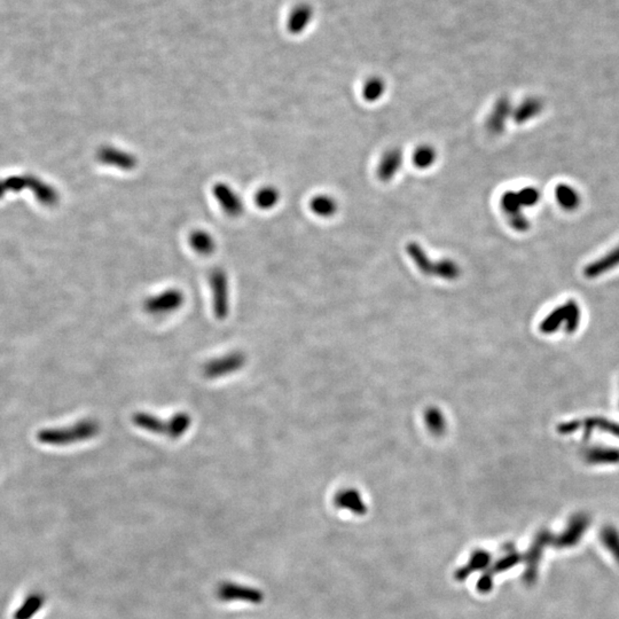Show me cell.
I'll list each match as a JSON object with an SVG mask.
<instances>
[{
    "label": "cell",
    "mask_w": 619,
    "mask_h": 619,
    "mask_svg": "<svg viewBox=\"0 0 619 619\" xmlns=\"http://www.w3.org/2000/svg\"><path fill=\"white\" fill-rule=\"evenodd\" d=\"M213 198L218 202L226 215L240 217L244 211V204L240 195L226 182H217L213 187Z\"/></svg>",
    "instance_id": "obj_8"
},
{
    "label": "cell",
    "mask_w": 619,
    "mask_h": 619,
    "mask_svg": "<svg viewBox=\"0 0 619 619\" xmlns=\"http://www.w3.org/2000/svg\"><path fill=\"white\" fill-rule=\"evenodd\" d=\"M98 161L107 167H116L122 171H132L138 167L139 160L132 153L119 148V147L106 146L100 147L97 152Z\"/></svg>",
    "instance_id": "obj_7"
},
{
    "label": "cell",
    "mask_w": 619,
    "mask_h": 619,
    "mask_svg": "<svg viewBox=\"0 0 619 619\" xmlns=\"http://www.w3.org/2000/svg\"><path fill=\"white\" fill-rule=\"evenodd\" d=\"M586 530V523L585 519H579L577 523H572V524L569 526L567 532L563 533L561 538L559 539V547H572V545L578 543L579 541L580 538H582V534H584V531Z\"/></svg>",
    "instance_id": "obj_15"
},
{
    "label": "cell",
    "mask_w": 619,
    "mask_h": 619,
    "mask_svg": "<svg viewBox=\"0 0 619 619\" xmlns=\"http://www.w3.org/2000/svg\"><path fill=\"white\" fill-rule=\"evenodd\" d=\"M213 314L219 322L228 318L230 313V280L223 267H213L209 273Z\"/></svg>",
    "instance_id": "obj_4"
},
{
    "label": "cell",
    "mask_w": 619,
    "mask_h": 619,
    "mask_svg": "<svg viewBox=\"0 0 619 619\" xmlns=\"http://www.w3.org/2000/svg\"><path fill=\"white\" fill-rule=\"evenodd\" d=\"M310 208L314 215L322 218H331L338 209V204L333 196L328 194L316 195L310 202Z\"/></svg>",
    "instance_id": "obj_11"
},
{
    "label": "cell",
    "mask_w": 619,
    "mask_h": 619,
    "mask_svg": "<svg viewBox=\"0 0 619 619\" xmlns=\"http://www.w3.org/2000/svg\"><path fill=\"white\" fill-rule=\"evenodd\" d=\"M312 8L310 6L300 7V8L294 13L292 18V28L295 31L303 30L304 28L309 25L311 18H312Z\"/></svg>",
    "instance_id": "obj_16"
},
{
    "label": "cell",
    "mask_w": 619,
    "mask_h": 619,
    "mask_svg": "<svg viewBox=\"0 0 619 619\" xmlns=\"http://www.w3.org/2000/svg\"><path fill=\"white\" fill-rule=\"evenodd\" d=\"M437 153L429 145H422L413 153V163L421 170L428 169L436 162Z\"/></svg>",
    "instance_id": "obj_14"
},
{
    "label": "cell",
    "mask_w": 619,
    "mask_h": 619,
    "mask_svg": "<svg viewBox=\"0 0 619 619\" xmlns=\"http://www.w3.org/2000/svg\"><path fill=\"white\" fill-rule=\"evenodd\" d=\"M246 364V353L237 350L206 361L202 366V374L208 379H222L237 373Z\"/></svg>",
    "instance_id": "obj_5"
},
{
    "label": "cell",
    "mask_w": 619,
    "mask_h": 619,
    "mask_svg": "<svg viewBox=\"0 0 619 619\" xmlns=\"http://www.w3.org/2000/svg\"><path fill=\"white\" fill-rule=\"evenodd\" d=\"M216 596L225 603L261 604L264 601V593L255 586L225 580L217 586Z\"/></svg>",
    "instance_id": "obj_3"
},
{
    "label": "cell",
    "mask_w": 619,
    "mask_h": 619,
    "mask_svg": "<svg viewBox=\"0 0 619 619\" xmlns=\"http://www.w3.org/2000/svg\"><path fill=\"white\" fill-rule=\"evenodd\" d=\"M403 153L401 149L392 148L382 155L377 165V177L382 182H390L399 172L403 165Z\"/></svg>",
    "instance_id": "obj_9"
},
{
    "label": "cell",
    "mask_w": 619,
    "mask_h": 619,
    "mask_svg": "<svg viewBox=\"0 0 619 619\" xmlns=\"http://www.w3.org/2000/svg\"><path fill=\"white\" fill-rule=\"evenodd\" d=\"M602 541L604 545L607 547L609 552H611L613 558L619 562V534L616 530L613 529H606L602 532Z\"/></svg>",
    "instance_id": "obj_17"
},
{
    "label": "cell",
    "mask_w": 619,
    "mask_h": 619,
    "mask_svg": "<svg viewBox=\"0 0 619 619\" xmlns=\"http://www.w3.org/2000/svg\"><path fill=\"white\" fill-rule=\"evenodd\" d=\"M386 88V82L381 77H370L365 82L364 88H362V97H364L365 100L375 102L383 97Z\"/></svg>",
    "instance_id": "obj_13"
},
{
    "label": "cell",
    "mask_w": 619,
    "mask_h": 619,
    "mask_svg": "<svg viewBox=\"0 0 619 619\" xmlns=\"http://www.w3.org/2000/svg\"><path fill=\"white\" fill-rule=\"evenodd\" d=\"M280 191L274 186H264L258 189L255 195V202L261 210L273 209L279 204Z\"/></svg>",
    "instance_id": "obj_12"
},
{
    "label": "cell",
    "mask_w": 619,
    "mask_h": 619,
    "mask_svg": "<svg viewBox=\"0 0 619 619\" xmlns=\"http://www.w3.org/2000/svg\"><path fill=\"white\" fill-rule=\"evenodd\" d=\"M132 422L138 428L158 435L171 440H180L191 429V416L189 413H175L169 419H160L158 416L146 412L134 413Z\"/></svg>",
    "instance_id": "obj_1"
},
{
    "label": "cell",
    "mask_w": 619,
    "mask_h": 619,
    "mask_svg": "<svg viewBox=\"0 0 619 619\" xmlns=\"http://www.w3.org/2000/svg\"><path fill=\"white\" fill-rule=\"evenodd\" d=\"M189 244L199 255H213L216 249V241L209 232L195 230L189 235Z\"/></svg>",
    "instance_id": "obj_10"
},
{
    "label": "cell",
    "mask_w": 619,
    "mask_h": 619,
    "mask_svg": "<svg viewBox=\"0 0 619 619\" xmlns=\"http://www.w3.org/2000/svg\"><path fill=\"white\" fill-rule=\"evenodd\" d=\"M101 430L99 421L84 419L66 428L52 429L40 434V440L55 447H66L70 444L81 443L97 437Z\"/></svg>",
    "instance_id": "obj_2"
},
{
    "label": "cell",
    "mask_w": 619,
    "mask_h": 619,
    "mask_svg": "<svg viewBox=\"0 0 619 619\" xmlns=\"http://www.w3.org/2000/svg\"><path fill=\"white\" fill-rule=\"evenodd\" d=\"M184 303L185 294L180 289L169 288L147 297L143 307L151 316L163 317L182 309Z\"/></svg>",
    "instance_id": "obj_6"
}]
</instances>
